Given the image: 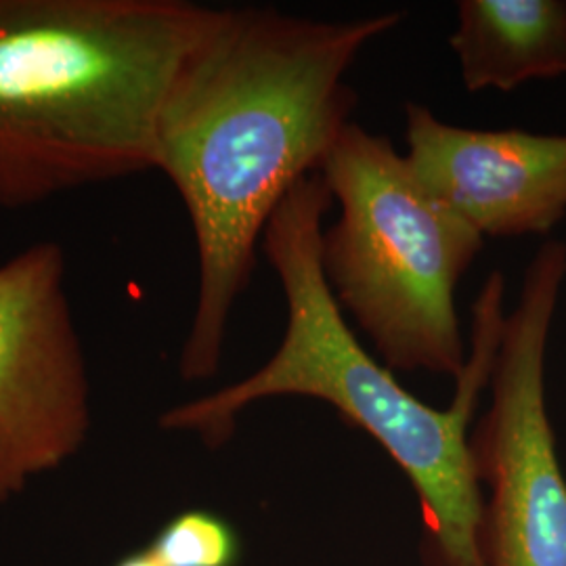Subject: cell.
I'll return each mask as SVG.
<instances>
[{"label": "cell", "mask_w": 566, "mask_h": 566, "mask_svg": "<svg viewBox=\"0 0 566 566\" xmlns=\"http://www.w3.org/2000/svg\"><path fill=\"white\" fill-rule=\"evenodd\" d=\"M116 566H163L154 554L145 547L142 552H135V554H128L126 558H122L120 563H116Z\"/></svg>", "instance_id": "obj_10"}, {"label": "cell", "mask_w": 566, "mask_h": 566, "mask_svg": "<svg viewBox=\"0 0 566 566\" xmlns=\"http://www.w3.org/2000/svg\"><path fill=\"white\" fill-rule=\"evenodd\" d=\"M57 242L0 264V504L86 443L91 380Z\"/></svg>", "instance_id": "obj_6"}, {"label": "cell", "mask_w": 566, "mask_h": 566, "mask_svg": "<svg viewBox=\"0 0 566 566\" xmlns=\"http://www.w3.org/2000/svg\"><path fill=\"white\" fill-rule=\"evenodd\" d=\"M217 9L0 0V208L156 170L164 103Z\"/></svg>", "instance_id": "obj_3"}, {"label": "cell", "mask_w": 566, "mask_h": 566, "mask_svg": "<svg viewBox=\"0 0 566 566\" xmlns=\"http://www.w3.org/2000/svg\"><path fill=\"white\" fill-rule=\"evenodd\" d=\"M403 18L382 11L319 21L271 7L217 9L187 55L156 137V170L179 191L198 250L182 380L219 371L264 227L296 182L324 170L357 105L346 72Z\"/></svg>", "instance_id": "obj_1"}, {"label": "cell", "mask_w": 566, "mask_h": 566, "mask_svg": "<svg viewBox=\"0 0 566 566\" xmlns=\"http://www.w3.org/2000/svg\"><path fill=\"white\" fill-rule=\"evenodd\" d=\"M322 175L340 208L319 242L334 301L388 369L458 380L468 348L455 296L485 240L416 181L392 143L357 122Z\"/></svg>", "instance_id": "obj_4"}, {"label": "cell", "mask_w": 566, "mask_h": 566, "mask_svg": "<svg viewBox=\"0 0 566 566\" xmlns=\"http://www.w3.org/2000/svg\"><path fill=\"white\" fill-rule=\"evenodd\" d=\"M334 198L324 175L296 182L264 227L263 248L285 298V329L266 364L240 382L170 407L160 428L223 447L250 405L308 397L332 405L361 428L413 486L422 516L424 566H481L483 497L476 483L470 430L489 388L506 319V280L486 277L472 306L470 353L446 409L422 403L376 361L346 324L319 263L324 219Z\"/></svg>", "instance_id": "obj_2"}, {"label": "cell", "mask_w": 566, "mask_h": 566, "mask_svg": "<svg viewBox=\"0 0 566 566\" xmlns=\"http://www.w3.org/2000/svg\"><path fill=\"white\" fill-rule=\"evenodd\" d=\"M566 280V243L528 261L491 371V403L470 430L481 486V566H566V479L546 399L549 332Z\"/></svg>", "instance_id": "obj_5"}, {"label": "cell", "mask_w": 566, "mask_h": 566, "mask_svg": "<svg viewBox=\"0 0 566 566\" xmlns=\"http://www.w3.org/2000/svg\"><path fill=\"white\" fill-rule=\"evenodd\" d=\"M147 549L163 566H238L242 544L223 516L187 510L170 518Z\"/></svg>", "instance_id": "obj_9"}, {"label": "cell", "mask_w": 566, "mask_h": 566, "mask_svg": "<svg viewBox=\"0 0 566 566\" xmlns=\"http://www.w3.org/2000/svg\"><path fill=\"white\" fill-rule=\"evenodd\" d=\"M449 44L470 93L566 74V0H460Z\"/></svg>", "instance_id": "obj_8"}, {"label": "cell", "mask_w": 566, "mask_h": 566, "mask_svg": "<svg viewBox=\"0 0 566 566\" xmlns=\"http://www.w3.org/2000/svg\"><path fill=\"white\" fill-rule=\"evenodd\" d=\"M405 164L485 238L546 235L566 214V135L464 128L405 103Z\"/></svg>", "instance_id": "obj_7"}]
</instances>
